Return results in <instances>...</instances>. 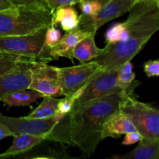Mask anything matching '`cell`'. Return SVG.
<instances>
[{
    "mask_svg": "<svg viewBox=\"0 0 159 159\" xmlns=\"http://www.w3.org/2000/svg\"><path fill=\"white\" fill-rule=\"evenodd\" d=\"M15 6H38L45 5L43 0H9Z\"/></svg>",
    "mask_w": 159,
    "mask_h": 159,
    "instance_id": "29",
    "label": "cell"
},
{
    "mask_svg": "<svg viewBox=\"0 0 159 159\" xmlns=\"http://www.w3.org/2000/svg\"><path fill=\"white\" fill-rule=\"evenodd\" d=\"M79 8L82 15L93 17L97 15L102 8V5L97 2L91 1V0H82L79 3Z\"/></svg>",
    "mask_w": 159,
    "mask_h": 159,
    "instance_id": "24",
    "label": "cell"
},
{
    "mask_svg": "<svg viewBox=\"0 0 159 159\" xmlns=\"http://www.w3.org/2000/svg\"><path fill=\"white\" fill-rule=\"evenodd\" d=\"M7 137H13V134L5 124L0 123V141Z\"/></svg>",
    "mask_w": 159,
    "mask_h": 159,
    "instance_id": "30",
    "label": "cell"
},
{
    "mask_svg": "<svg viewBox=\"0 0 159 159\" xmlns=\"http://www.w3.org/2000/svg\"><path fill=\"white\" fill-rule=\"evenodd\" d=\"M138 0H110L102 6L97 15L93 17L79 16L78 27L88 34L96 35L98 30L114 19L128 12Z\"/></svg>",
    "mask_w": 159,
    "mask_h": 159,
    "instance_id": "9",
    "label": "cell"
},
{
    "mask_svg": "<svg viewBox=\"0 0 159 159\" xmlns=\"http://www.w3.org/2000/svg\"><path fill=\"white\" fill-rule=\"evenodd\" d=\"M79 22V16L72 6H62L55 9L51 14V26H60L65 32L75 29Z\"/></svg>",
    "mask_w": 159,
    "mask_h": 159,
    "instance_id": "16",
    "label": "cell"
},
{
    "mask_svg": "<svg viewBox=\"0 0 159 159\" xmlns=\"http://www.w3.org/2000/svg\"><path fill=\"white\" fill-rule=\"evenodd\" d=\"M31 61L32 59L22 57L12 69L0 75V102L7 94L28 89L30 82Z\"/></svg>",
    "mask_w": 159,
    "mask_h": 159,
    "instance_id": "11",
    "label": "cell"
},
{
    "mask_svg": "<svg viewBox=\"0 0 159 159\" xmlns=\"http://www.w3.org/2000/svg\"><path fill=\"white\" fill-rule=\"evenodd\" d=\"M30 82L28 89L41 93L43 96H62L57 67L32 59Z\"/></svg>",
    "mask_w": 159,
    "mask_h": 159,
    "instance_id": "8",
    "label": "cell"
},
{
    "mask_svg": "<svg viewBox=\"0 0 159 159\" xmlns=\"http://www.w3.org/2000/svg\"><path fill=\"white\" fill-rule=\"evenodd\" d=\"M84 88L78 90L76 93H73L70 96H67L65 99H61L60 102L58 103V107H57V112H56L54 116L58 118V119H62L66 115L69 114L74 104L75 103L77 99H79V97L83 92Z\"/></svg>",
    "mask_w": 159,
    "mask_h": 159,
    "instance_id": "21",
    "label": "cell"
},
{
    "mask_svg": "<svg viewBox=\"0 0 159 159\" xmlns=\"http://www.w3.org/2000/svg\"><path fill=\"white\" fill-rule=\"evenodd\" d=\"M134 150L125 155H113V159H159V139L143 138Z\"/></svg>",
    "mask_w": 159,
    "mask_h": 159,
    "instance_id": "14",
    "label": "cell"
},
{
    "mask_svg": "<svg viewBox=\"0 0 159 159\" xmlns=\"http://www.w3.org/2000/svg\"><path fill=\"white\" fill-rule=\"evenodd\" d=\"M136 74L134 71V66L131 61H127L118 69L117 85L121 89L127 91H134L141 84L140 81H136Z\"/></svg>",
    "mask_w": 159,
    "mask_h": 159,
    "instance_id": "19",
    "label": "cell"
},
{
    "mask_svg": "<svg viewBox=\"0 0 159 159\" xmlns=\"http://www.w3.org/2000/svg\"><path fill=\"white\" fill-rule=\"evenodd\" d=\"M100 49L95 43V35H88L76 44L70 54V60L77 59L80 63L93 61L99 54Z\"/></svg>",
    "mask_w": 159,
    "mask_h": 159,
    "instance_id": "17",
    "label": "cell"
},
{
    "mask_svg": "<svg viewBox=\"0 0 159 159\" xmlns=\"http://www.w3.org/2000/svg\"><path fill=\"white\" fill-rule=\"evenodd\" d=\"M88 35L93 34L84 32L79 27L65 33L61 37L59 43L50 51V56L53 60H57L59 57H67L70 59V54L78 43Z\"/></svg>",
    "mask_w": 159,
    "mask_h": 159,
    "instance_id": "13",
    "label": "cell"
},
{
    "mask_svg": "<svg viewBox=\"0 0 159 159\" xmlns=\"http://www.w3.org/2000/svg\"><path fill=\"white\" fill-rule=\"evenodd\" d=\"M120 110L129 116L137 130L144 138L159 139L158 109L138 100L134 96V93H128L121 101Z\"/></svg>",
    "mask_w": 159,
    "mask_h": 159,
    "instance_id": "6",
    "label": "cell"
},
{
    "mask_svg": "<svg viewBox=\"0 0 159 159\" xmlns=\"http://www.w3.org/2000/svg\"><path fill=\"white\" fill-rule=\"evenodd\" d=\"M43 98L41 103L26 116L28 118L44 119L55 115L61 99H57L53 96H43Z\"/></svg>",
    "mask_w": 159,
    "mask_h": 159,
    "instance_id": "20",
    "label": "cell"
},
{
    "mask_svg": "<svg viewBox=\"0 0 159 159\" xmlns=\"http://www.w3.org/2000/svg\"><path fill=\"white\" fill-rule=\"evenodd\" d=\"M124 21L118 42L107 43L93 59L104 70H118L134 57L159 29V0H138Z\"/></svg>",
    "mask_w": 159,
    "mask_h": 159,
    "instance_id": "1",
    "label": "cell"
},
{
    "mask_svg": "<svg viewBox=\"0 0 159 159\" xmlns=\"http://www.w3.org/2000/svg\"><path fill=\"white\" fill-rule=\"evenodd\" d=\"M117 72L118 70L102 69L99 71L85 85L76 103H83L122 91L117 85Z\"/></svg>",
    "mask_w": 159,
    "mask_h": 159,
    "instance_id": "10",
    "label": "cell"
},
{
    "mask_svg": "<svg viewBox=\"0 0 159 159\" xmlns=\"http://www.w3.org/2000/svg\"><path fill=\"white\" fill-rule=\"evenodd\" d=\"M91 1L97 2L99 3V4L102 5V6H104V5L107 4V2H110V0H91Z\"/></svg>",
    "mask_w": 159,
    "mask_h": 159,
    "instance_id": "32",
    "label": "cell"
},
{
    "mask_svg": "<svg viewBox=\"0 0 159 159\" xmlns=\"http://www.w3.org/2000/svg\"><path fill=\"white\" fill-rule=\"evenodd\" d=\"M132 91L116 92L83 103H75L69 113L70 134L73 146L91 157L102 139L106 121L120 110L124 96Z\"/></svg>",
    "mask_w": 159,
    "mask_h": 159,
    "instance_id": "2",
    "label": "cell"
},
{
    "mask_svg": "<svg viewBox=\"0 0 159 159\" xmlns=\"http://www.w3.org/2000/svg\"><path fill=\"white\" fill-rule=\"evenodd\" d=\"M14 6L9 0H0V10L8 9Z\"/></svg>",
    "mask_w": 159,
    "mask_h": 159,
    "instance_id": "31",
    "label": "cell"
},
{
    "mask_svg": "<svg viewBox=\"0 0 159 159\" xmlns=\"http://www.w3.org/2000/svg\"><path fill=\"white\" fill-rule=\"evenodd\" d=\"M82 1V0H43V2L52 13L58 8L66 6H74L75 4H79Z\"/></svg>",
    "mask_w": 159,
    "mask_h": 159,
    "instance_id": "26",
    "label": "cell"
},
{
    "mask_svg": "<svg viewBox=\"0 0 159 159\" xmlns=\"http://www.w3.org/2000/svg\"><path fill=\"white\" fill-rule=\"evenodd\" d=\"M51 14L45 5L14 6L0 10V37L23 35L48 27Z\"/></svg>",
    "mask_w": 159,
    "mask_h": 159,
    "instance_id": "4",
    "label": "cell"
},
{
    "mask_svg": "<svg viewBox=\"0 0 159 159\" xmlns=\"http://www.w3.org/2000/svg\"><path fill=\"white\" fill-rule=\"evenodd\" d=\"M124 30H125L124 22L116 23L111 25L105 34L106 43H114L119 41Z\"/></svg>",
    "mask_w": 159,
    "mask_h": 159,
    "instance_id": "23",
    "label": "cell"
},
{
    "mask_svg": "<svg viewBox=\"0 0 159 159\" xmlns=\"http://www.w3.org/2000/svg\"><path fill=\"white\" fill-rule=\"evenodd\" d=\"M144 71L148 78L158 77L159 75V61L149 60L143 65Z\"/></svg>",
    "mask_w": 159,
    "mask_h": 159,
    "instance_id": "27",
    "label": "cell"
},
{
    "mask_svg": "<svg viewBox=\"0 0 159 159\" xmlns=\"http://www.w3.org/2000/svg\"><path fill=\"white\" fill-rule=\"evenodd\" d=\"M137 130L131 120L120 110L110 116L104 124L102 132V139L107 138H119L123 134Z\"/></svg>",
    "mask_w": 159,
    "mask_h": 159,
    "instance_id": "12",
    "label": "cell"
},
{
    "mask_svg": "<svg viewBox=\"0 0 159 159\" xmlns=\"http://www.w3.org/2000/svg\"><path fill=\"white\" fill-rule=\"evenodd\" d=\"M57 69L61 94L67 96L84 88L102 68L94 61H91L88 63H81V65L75 66L57 67Z\"/></svg>",
    "mask_w": 159,
    "mask_h": 159,
    "instance_id": "7",
    "label": "cell"
},
{
    "mask_svg": "<svg viewBox=\"0 0 159 159\" xmlns=\"http://www.w3.org/2000/svg\"><path fill=\"white\" fill-rule=\"evenodd\" d=\"M144 137L138 130L129 132L125 134V137L122 141V144L123 145H131L135 143L139 142Z\"/></svg>",
    "mask_w": 159,
    "mask_h": 159,
    "instance_id": "28",
    "label": "cell"
},
{
    "mask_svg": "<svg viewBox=\"0 0 159 159\" xmlns=\"http://www.w3.org/2000/svg\"><path fill=\"white\" fill-rule=\"evenodd\" d=\"M61 32L55 26H49L47 28L44 37L43 48L45 51L50 54V51L56 46L61 38Z\"/></svg>",
    "mask_w": 159,
    "mask_h": 159,
    "instance_id": "22",
    "label": "cell"
},
{
    "mask_svg": "<svg viewBox=\"0 0 159 159\" xmlns=\"http://www.w3.org/2000/svg\"><path fill=\"white\" fill-rule=\"evenodd\" d=\"M4 55H5L4 53H2V51H0V59H1L2 57Z\"/></svg>",
    "mask_w": 159,
    "mask_h": 159,
    "instance_id": "33",
    "label": "cell"
},
{
    "mask_svg": "<svg viewBox=\"0 0 159 159\" xmlns=\"http://www.w3.org/2000/svg\"><path fill=\"white\" fill-rule=\"evenodd\" d=\"M0 123L5 124L13 136L21 134L36 135L46 141L72 145L70 134V116L66 115L62 119L55 116L44 119L12 117L0 113Z\"/></svg>",
    "mask_w": 159,
    "mask_h": 159,
    "instance_id": "3",
    "label": "cell"
},
{
    "mask_svg": "<svg viewBox=\"0 0 159 159\" xmlns=\"http://www.w3.org/2000/svg\"><path fill=\"white\" fill-rule=\"evenodd\" d=\"M12 144L7 150L0 154V158L18 156L23 154L29 152L36 146L39 145L46 140L43 138L36 135L21 134L13 136Z\"/></svg>",
    "mask_w": 159,
    "mask_h": 159,
    "instance_id": "15",
    "label": "cell"
},
{
    "mask_svg": "<svg viewBox=\"0 0 159 159\" xmlns=\"http://www.w3.org/2000/svg\"><path fill=\"white\" fill-rule=\"evenodd\" d=\"M47 28L23 35L0 37V51L46 63L51 61L52 57L43 48Z\"/></svg>",
    "mask_w": 159,
    "mask_h": 159,
    "instance_id": "5",
    "label": "cell"
},
{
    "mask_svg": "<svg viewBox=\"0 0 159 159\" xmlns=\"http://www.w3.org/2000/svg\"><path fill=\"white\" fill-rule=\"evenodd\" d=\"M21 57L20 56L5 54V55L0 59V75L12 69Z\"/></svg>",
    "mask_w": 159,
    "mask_h": 159,
    "instance_id": "25",
    "label": "cell"
},
{
    "mask_svg": "<svg viewBox=\"0 0 159 159\" xmlns=\"http://www.w3.org/2000/svg\"><path fill=\"white\" fill-rule=\"evenodd\" d=\"M43 96L41 93L30 89H23L15 91L7 94L3 97L1 102L7 105L8 107H26L36 102L37 99L43 98Z\"/></svg>",
    "mask_w": 159,
    "mask_h": 159,
    "instance_id": "18",
    "label": "cell"
}]
</instances>
